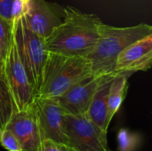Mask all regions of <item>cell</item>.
I'll list each match as a JSON object with an SVG mask.
<instances>
[{
	"label": "cell",
	"mask_w": 152,
	"mask_h": 151,
	"mask_svg": "<svg viewBox=\"0 0 152 151\" xmlns=\"http://www.w3.org/2000/svg\"><path fill=\"white\" fill-rule=\"evenodd\" d=\"M63 20L45 39L48 52L68 56L86 57L99 37L100 18L73 6L63 8Z\"/></svg>",
	"instance_id": "cell-1"
},
{
	"label": "cell",
	"mask_w": 152,
	"mask_h": 151,
	"mask_svg": "<svg viewBox=\"0 0 152 151\" xmlns=\"http://www.w3.org/2000/svg\"><path fill=\"white\" fill-rule=\"evenodd\" d=\"M152 35L151 25L140 23L132 27H114L104 24L99 26V37L92 51L86 56L91 71L94 75H108L115 72L118 54L134 42Z\"/></svg>",
	"instance_id": "cell-2"
},
{
	"label": "cell",
	"mask_w": 152,
	"mask_h": 151,
	"mask_svg": "<svg viewBox=\"0 0 152 151\" xmlns=\"http://www.w3.org/2000/svg\"><path fill=\"white\" fill-rule=\"evenodd\" d=\"M90 74L91 66L86 57L48 52L42 85L37 97L55 99Z\"/></svg>",
	"instance_id": "cell-3"
},
{
	"label": "cell",
	"mask_w": 152,
	"mask_h": 151,
	"mask_svg": "<svg viewBox=\"0 0 152 151\" xmlns=\"http://www.w3.org/2000/svg\"><path fill=\"white\" fill-rule=\"evenodd\" d=\"M23 16L14 20L13 39L20 60L37 96L43 82L48 51L45 39L36 35L28 28Z\"/></svg>",
	"instance_id": "cell-4"
},
{
	"label": "cell",
	"mask_w": 152,
	"mask_h": 151,
	"mask_svg": "<svg viewBox=\"0 0 152 151\" xmlns=\"http://www.w3.org/2000/svg\"><path fill=\"white\" fill-rule=\"evenodd\" d=\"M63 126L69 147L75 151H111L108 146L107 132L96 125L86 114L65 113Z\"/></svg>",
	"instance_id": "cell-5"
},
{
	"label": "cell",
	"mask_w": 152,
	"mask_h": 151,
	"mask_svg": "<svg viewBox=\"0 0 152 151\" xmlns=\"http://www.w3.org/2000/svg\"><path fill=\"white\" fill-rule=\"evenodd\" d=\"M3 71L11 91L16 111L25 110L32 107L37 94L20 60L14 39L4 60Z\"/></svg>",
	"instance_id": "cell-6"
},
{
	"label": "cell",
	"mask_w": 152,
	"mask_h": 151,
	"mask_svg": "<svg viewBox=\"0 0 152 151\" xmlns=\"http://www.w3.org/2000/svg\"><path fill=\"white\" fill-rule=\"evenodd\" d=\"M34 108L42 141L52 140L69 146L63 126V118L66 112L58 102L53 99L36 97Z\"/></svg>",
	"instance_id": "cell-7"
},
{
	"label": "cell",
	"mask_w": 152,
	"mask_h": 151,
	"mask_svg": "<svg viewBox=\"0 0 152 151\" xmlns=\"http://www.w3.org/2000/svg\"><path fill=\"white\" fill-rule=\"evenodd\" d=\"M103 76L92 73L77 82L64 93L53 100L58 102L66 113L72 115L86 114Z\"/></svg>",
	"instance_id": "cell-8"
},
{
	"label": "cell",
	"mask_w": 152,
	"mask_h": 151,
	"mask_svg": "<svg viewBox=\"0 0 152 151\" xmlns=\"http://www.w3.org/2000/svg\"><path fill=\"white\" fill-rule=\"evenodd\" d=\"M55 4L45 0H28L24 20L28 28L43 39H46L63 20V12Z\"/></svg>",
	"instance_id": "cell-9"
},
{
	"label": "cell",
	"mask_w": 152,
	"mask_h": 151,
	"mask_svg": "<svg viewBox=\"0 0 152 151\" xmlns=\"http://www.w3.org/2000/svg\"><path fill=\"white\" fill-rule=\"evenodd\" d=\"M5 129L15 135L23 151L42 150V137L34 104L29 109L14 112Z\"/></svg>",
	"instance_id": "cell-10"
},
{
	"label": "cell",
	"mask_w": 152,
	"mask_h": 151,
	"mask_svg": "<svg viewBox=\"0 0 152 151\" xmlns=\"http://www.w3.org/2000/svg\"><path fill=\"white\" fill-rule=\"evenodd\" d=\"M152 63V35L127 45L118 56L115 72L148 71Z\"/></svg>",
	"instance_id": "cell-11"
},
{
	"label": "cell",
	"mask_w": 152,
	"mask_h": 151,
	"mask_svg": "<svg viewBox=\"0 0 152 151\" xmlns=\"http://www.w3.org/2000/svg\"><path fill=\"white\" fill-rule=\"evenodd\" d=\"M115 75L116 73H111L102 77L86 113L96 125L107 133L110 124L108 118V95Z\"/></svg>",
	"instance_id": "cell-12"
},
{
	"label": "cell",
	"mask_w": 152,
	"mask_h": 151,
	"mask_svg": "<svg viewBox=\"0 0 152 151\" xmlns=\"http://www.w3.org/2000/svg\"><path fill=\"white\" fill-rule=\"evenodd\" d=\"M130 72L116 73L108 95V118L110 123L113 117L119 110L128 90V78L131 77Z\"/></svg>",
	"instance_id": "cell-13"
},
{
	"label": "cell",
	"mask_w": 152,
	"mask_h": 151,
	"mask_svg": "<svg viewBox=\"0 0 152 151\" xmlns=\"http://www.w3.org/2000/svg\"><path fill=\"white\" fill-rule=\"evenodd\" d=\"M14 112H16L14 101L3 71L0 73V133L5 129Z\"/></svg>",
	"instance_id": "cell-14"
},
{
	"label": "cell",
	"mask_w": 152,
	"mask_h": 151,
	"mask_svg": "<svg viewBox=\"0 0 152 151\" xmlns=\"http://www.w3.org/2000/svg\"><path fill=\"white\" fill-rule=\"evenodd\" d=\"M142 143L140 133L132 132L126 128H121L118 133V150L137 151Z\"/></svg>",
	"instance_id": "cell-15"
},
{
	"label": "cell",
	"mask_w": 152,
	"mask_h": 151,
	"mask_svg": "<svg viewBox=\"0 0 152 151\" xmlns=\"http://www.w3.org/2000/svg\"><path fill=\"white\" fill-rule=\"evenodd\" d=\"M13 24L0 16V54L4 60L13 40Z\"/></svg>",
	"instance_id": "cell-16"
},
{
	"label": "cell",
	"mask_w": 152,
	"mask_h": 151,
	"mask_svg": "<svg viewBox=\"0 0 152 151\" xmlns=\"http://www.w3.org/2000/svg\"><path fill=\"white\" fill-rule=\"evenodd\" d=\"M0 145L8 151H23L15 135L7 129L0 133Z\"/></svg>",
	"instance_id": "cell-17"
},
{
	"label": "cell",
	"mask_w": 152,
	"mask_h": 151,
	"mask_svg": "<svg viewBox=\"0 0 152 151\" xmlns=\"http://www.w3.org/2000/svg\"><path fill=\"white\" fill-rule=\"evenodd\" d=\"M14 1L15 0H0V16L12 22H14L12 18Z\"/></svg>",
	"instance_id": "cell-18"
},
{
	"label": "cell",
	"mask_w": 152,
	"mask_h": 151,
	"mask_svg": "<svg viewBox=\"0 0 152 151\" xmlns=\"http://www.w3.org/2000/svg\"><path fill=\"white\" fill-rule=\"evenodd\" d=\"M41 151H75L70 147L61 144L52 140H43L42 141V150Z\"/></svg>",
	"instance_id": "cell-19"
},
{
	"label": "cell",
	"mask_w": 152,
	"mask_h": 151,
	"mask_svg": "<svg viewBox=\"0 0 152 151\" xmlns=\"http://www.w3.org/2000/svg\"><path fill=\"white\" fill-rule=\"evenodd\" d=\"M3 69H4V60L2 59L1 54H0V73L3 72Z\"/></svg>",
	"instance_id": "cell-20"
}]
</instances>
